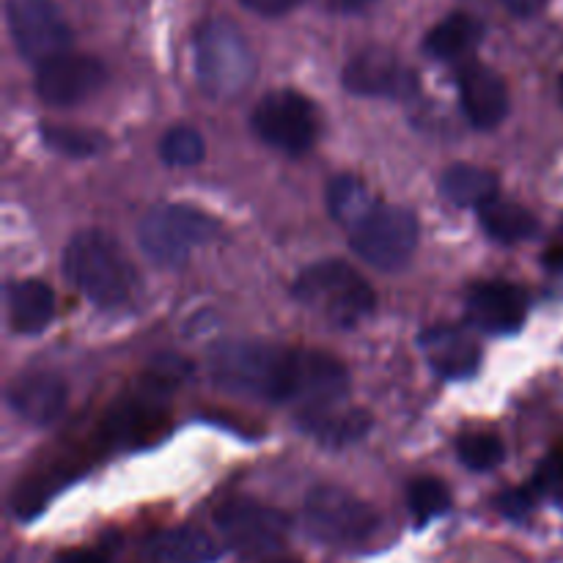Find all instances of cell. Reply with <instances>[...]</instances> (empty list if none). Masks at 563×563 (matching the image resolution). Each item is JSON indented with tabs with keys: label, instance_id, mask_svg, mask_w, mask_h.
<instances>
[{
	"label": "cell",
	"instance_id": "obj_29",
	"mask_svg": "<svg viewBox=\"0 0 563 563\" xmlns=\"http://www.w3.org/2000/svg\"><path fill=\"white\" fill-rule=\"evenodd\" d=\"M533 498H537V493L528 487L526 489H509V493H504L498 498V509L504 511L506 517H511V520H526L533 509Z\"/></svg>",
	"mask_w": 563,
	"mask_h": 563
},
{
	"label": "cell",
	"instance_id": "obj_11",
	"mask_svg": "<svg viewBox=\"0 0 563 563\" xmlns=\"http://www.w3.org/2000/svg\"><path fill=\"white\" fill-rule=\"evenodd\" d=\"M104 66L91 55L64 53L58 58L38 66L36 93L47 104L55 108H69L93 97L104 86Z\"/></svg>",
	"mask_w": 563,
	"mask_h": 563
},
{
	"label": "cell",
	"instance_id": "obj_33",
	"mask_svg": "<svg viewBox=\"0 0 563 563\" xmlns=\"http://www.w3.org/2000/svg\"><path fill=\"white\" fill-rule=\"evenodd\" d=\"M544 262H548V267L553 269H563V242L553 247V251H548V256H544Z\"/></svg>",
	"mask_w": 563,
	"mask_h": 563
},
{
	"label": "cell",
	"instance_id": "obj_24",
	"mask_svg": "<svg viewBox=\"0 0 563 563\" xmlns=\"http://www.w3.org/2000/svg\"><path fill=\"white\" fill-rule=\"evenodd\" d=\"M42 137L53 152L66 154V157H93V154H99L108 146L102 132L82 130V126L44 124Z\"/></svg>",
	"mask_w": 563,
	"mask_h": 563
},
{
	"label": "cell",
	"instance_id": "obj_14",
	"mask_svg": "<svg viewBox=\"0 0 563 563\" xmlns=\"http://www.w3.org/2000/svg\"><path fill=\"white\" fill-rule=\"evenodd\" d=\"M462 110L476 130H493L509 113V88L495 69L467 64L460 75Z\"/></svg>",
	"mask_w": 563,
	"mask_h": 563
},
{
	"label": "cell",
	"instance_id": "obj_15",
	"mask_svg": "<svg viewBox=\"0 0 563 563\" xmlns=\"http://www.w3.org/2000/svg\"><path fill=\"white\" fill-rule=\"evenodd\" d=\"M66 401H69V388H66V383L58 374H20L9 385V405L14 407L16 416L31 423H38V427L58 421L66 410Z\"/></svg>",
	"mask_w": 563,
	"mask_h": 563
},
{
	"label": "cell",
	"instance_id": "obj_19",
	"mask_svg": "<svg viewBox=\"0 0 563 563\" xmlns=\"http://www.w3.org/2000/svg\"><path fill=\"white\" fill-rule=\"evenodd\" d=\"M443 196L456 207H484L498 198V176L478 165H451L443 174Z\"/></svg>",
	"mask_w": 563,
	"mask_h": 563
},
{
	"label": "cell",
	"instance_id": "obj_4",
	"mask_svg": "<svg viewBox=\"0 0 563 563\" xmlns=\"http://www.w3.org/2000/svg\"><path fill=\"white\" fill-rule=\"evenodd\" d=\"M256 60L245 36L225 20L203 22L196 36L198 86L212 99H234L251 86Z\"/></svg>",
	"mask_w": 563,
	"mask_h": 563
},
{
	"label": "cell",
	"instance_id": "obj_7",
	"mask_svg": "<svg viewBox=\"0 0 563 563\" xmlns=\"http://www.w3.org/2000/svg\"><path fill=\"white\" fill-rule=\"evenodd\" d=\"M308 531L333 548H357L379 528L374 506L341 487H317L306 500Z\"/></svg>",
	"mask_w": 563,
	"mask_h": 563
},
{
	"label": "cell",
	"instance_id": "obj_25",
	"mask_svg": "<svg viewBox=\"0 0 563 563\" xmlns=\"http://www.w3.org/2000/svg\"><path fill=\"white\" fill-rule=\"evenodd\" d=\"M407 506H410L418 526H427L429 520H434V517L449 511L451 493L440 478H416V482L407 487Z\"/></svg>",
	"mask_w": 563,
	"mask_h": 563
},
{
	"label": "cell",
	"instance_id": "obj_23",
	"mask_svg": "<svg viewBox=\"0 0 563 563\" xmlns=\"http://www.w3.org/2000/svg\"><path fill=\"white\" fill-rule=\"evenodd\" d=\"M374 207H377V201L366 190V185L361 179H355V176H339V179L330 181L328 209L346 229H355Z\"/></svg>",
	"mask_w": 563,
	"mask_h": 563
},
{
	"label": "cell",
	"instance_id": "obj_18",
	"mask_svg": "<svg viewBox=\"0 0 563 563\" xmlns=\"http://www.w3.org/2000/svg\"><path fill=\"white\" fill-rule=\"evenodd\" d=\"M55 313V295L44 280H16L9 289V319L16 333H42Z\"/></svg>",
	"mask_w": 563,
	"mask_h": 563
},
{
	"label": "cell",
	"instance_id": "obj_12",
	"mask_svg": "<svg viewBox=\"0 0 563 563\" xmlns=\"http://www.w3.org/2000/svg\"><path fill=\"white\" fill-rule=\"evenodd\" d=\"M346 91L361 97H407L418 88L416 75L385 47H366L346 64Z\"/></svg>",
	"mask_w": 563,
	"mask_h": 563
},
{
	"label": "cell",
	"instance_id": "obj_6",
	"mask_svg": "<svg viewBox=\"0 0 563 563\" xmlns=\"http://www.w3.org/2000/svg\"><path fill=\"white\" fill-rule=\"evenodd\" d=\"M418 234L421 229L410 209L377 203L355 229H350V245L366 264L394 273L412 258Z\"/></svg>",
	"mask_w": 563,
	"mask_h": 563
},
{
	"label": "cell",
	"instance_id": "obj_27",
	"mask_svg": "<svg viewBox=\"0 0 563 563\" xmlns=\"http://www.w3.org/2000/svg\"><path fill=\"white\" fill-rule=\"evenodd\" d=\"M456 451H460V460L465 462L471 471H493V467H498L506 456L504 443L489 432L465 434V438H460Z\"/></svg>",
	"mask_w": 563,
	"mask_h": 563
},
{
	"label": "cell",
	"instance_id": "obj_34",
	"mask_svg": "<svg viewBox=\"0 0 563 563\" xmlns=\"http://www.w3.org/2000/svg\"><path fill=\"white\" fill-rule=\"evenodd\" d=\"M561 93H563V75H561Z\"/></svg>",
	"mask_w": 563,
	"mask_h": 563
},
{
	"label": "cell",
	"instance_id": "obj_16",
	"mask_svg": "<svg viewBox=\"0 0 563 563\" xmlns=\"http://www.w3.org/2000/svg\"><path fill=\"white\" fill-rule=\"evenodd\" d=\"M421 346L427 350L429 363L443 377H467L478 366V346L465 330L460 328H432L421 335Z\"/></svg>",
	"mask_w": 563,
	"mask_h": 563
},
{
	"label": "cell",
	"instance_id": "obj_1",
	"mask_svg": "<svg viewBox=\"0 0 563 563\" xmlns=\"http://www.w3.org/2000/svg\"><path fill=\"white\" fill-rule=\"evenodd\" d=\"M209 374L231 394L295 401L306 410L339 405L350 388L344 363L319 350H289L269 341H223L209 355Z\"/></svg>",
	"mask_w": 563,
	"mask_h": 563
},
{
	"label": "cell",
	"instance_id": "obj_2",
	"mask_svg": "<svg viewBox=\"0 0 563 563\" xmlns=\"http://www.w3.org/2000/svg\"><path fill=\"white\" fill-rule=\"evenodd\" d=\"M64 275L99 308H115L135 291L137 275L124 247L104 231H82L66 245Z\"/></svg>",
	"mask_w": 563,
	"mask_h": 563
},
{
	"label": "cell",
	"instance_id": "obj_21",
	"mask_svg": "<svg viewBox=\"0 0 563 563\" xmlns=\"http://www.w3.org/2000/svg\"><path fill=\"white\" fill-rule=\"evenodd\" d=\"M306 427L324 443L344 445L361 440L372 427V418L363 410H339V405H328L306 410Z\"/></svg>",
	"mask_w": 563,
	"mask_h": 563
},
{
	"label": "cell",
	"instance_id": "obj_17",
	"mask_svg": "<svg viewBox=\"0 0 563 563\" xmlns=\"http://www.w3.org/2000/svg\"><path fill=\"white\" fill-rule=\"evenodd\" d=\"M148 555L157 563H218L223 548L201 528H170L148 542Z\"/></svg>",
	"mask_w": 563,
	"mask_h": 563
},
{
	"label": "cell",
	"instance_id": "obj_9",
	"mask_svg": "<svg viewBox=\"0 0 563 563\" xmlns=\"http://www.w3.org/2000/svg\"><path fill=\"white\" fill-rule=\"evenodd\" d=\"M9 31L25 60L42 66L69 53L71 27L55 0H9Z\"/></svg>",
	"mask_w": 563,
	"mask_h": 563
},
{
	"label": "cell",
	"instance_id": "obj_30",
	"mask_svg": "<svg viewBox=\"0 0 563 563\" xmlns=\"http://www.w3.org/2000/svg\"><path fill=\"white\" fill-rule=\"evenodd\" d=\"M245 9H251L253 14L262 16H280L286 11H291L297 5V0H240Z\"/></svg>",
	"mask_w": 563,
	"mask_h": 563
},
{
	"label": "cell",
	"instance_id": "obj_3",
	"mask_svg": "<svg viewBox=\"0 0 563 563\" xmlns=\"http://www.w3.org/2000/svg\"><path fill=\"white\" fill-rule=\"evenodd\" d=\"M295 297L339 328H355L377 308V295L357 269L346 262H319L302 269L295 284Z\"/></svg>",
	"mask_w": 563,
	"mask_h": 563
},
{
	"label": "cell",
	"instance_id": "obj_5",
	"mask_svg": "<svg viewBox=\"0 0 563 563\" xmlns=\"http://www.w3.org/2000/svg\"><path fill=\"white\" fill-rule=\"evenodd\" d=\"M220 231L212 214L187 203H163L143 214L137 242L159 267H181L196 247L207 245Z\"/></svg>",
	"mask_w": 563,
	"mask_h": 563
},
{
	"label": "cell",
	"instance_id": "obj_8",
	"mask_svg": "<svg viewBox=\"0 0 563 563\" xmlns=\"http://www.w3.org/2000/svg\"><path fill=\"white\" fill-rule=\"evenodd\" d=\"M253 130L289 157L311 152L319 137V110L297 91H273L253 110Z\"/></svg>",
	"mask_w": 563,
	"mask_h": 563
},
{
	"label": "cell",
	"instance_id": "obj_28",
	"mask_svg": "<svg viewBox=\"0 0 563 563\" xmlns=\"http://www.w3.org/2000/svg\"><path fill=\"white\" fill-rule=\"evenodd\" d=\"M531 489L544 498H563V451H553L539 462Z\"/></svg>",
	"mask_w": 563,
	"mask_h": 563
},
{
	"label": "cell",
	"instance_id": "obj_22",
	"mask_svg": "<svg viewBox=\"0 0 563 563\" xmlns=\"http://www.w3.org/2000/svg\"><path fill=\"white\" fill-rule=\"evenodd\" d=\"M478 38H482V25L471 14H451L429 31L423 47L434 58L454 60L460 55L471 53L478 44Z\"/></svg>",
	"mask_w": 563,
	"mask_h": 563
},
{
	"label": "cell",
	"instance_id": "obj_10",
	"mask_svg": "<svg viewBox=\"0 0 563 563\" xmlns=\"http://www.w3.org/2000/svg\"><path fill=\"white\" fill-rule=\"evenodd\" d=\"M218 528L225 542L242 555L275 553L289 539V517L273 506L236 498L218 509Z\"/></svg>",
	"mask_w": 563,
	"mask_h": 563
},
{
	"label": "cell",
	"instance_id": "obj_32",
	"mask_svg": "<svg viewBox=\"0 0 563 563\" xmlns=\"http://www.w3.org/2000/svg\"><path fill=\"white\" fill-rule=\"evenodd\" d=\"M500 3H504L511 14L533 16L537 11L544 9V3H548V0H500Z\"/></svg>",
	"mask_w": 563,
	"mask_h": 563
},
{
	"label": "cell",
	"instance_id": "obj_13",
	"mask_svg": "<svg viewBox=\"0 0 563 563\" xmlns=\"http://www.w3.org/2000/svg\"><path fill=\"white\" fill-rule=\"evenodd\" d=\"M526 313L528 297L504 280H482L467 291V319L484 333H515Z\"/></svg>",
	"mask_w": 563,
	"mask_h": 563
},
{
	"label": "cell",
	"instance_id": "obj_20",
	"mask_svg": "<svg viewBox=\"0 0 563 563\" xmlns=\"http://www.w3.org/2000/svg\"><path fill=\"white\" fill-rule=\"evenodd\" d=\"M478 220H482V229L495 242H504V245L531 240L539 231L533 212H528L526 207L515 201H500V198H493L489 203L478 207Z\"/></svg>",
	"mask_w": 563,
	"mask_h": 563
},
{
	"label": "cell",
	"instance_id": "obj_26",
	"mask_svg": "<svg viewBox=\"0 0 563 563\" xmlns=\"http://www.w3.org/2000/svg\"><path fill=\"white\" fill-rule=\"evenodd\" d=\"M159 157L174 168H190L203 159V137L190 126H174L159 141Z\"/></svg>",
	"mask_w": 563,
	"mask_h": 563
},
{
	"label": "cell",
	"instance_id": "obj_31",
	"mask_svg": "<svg viewBox=\"0 0 563 563\" xmlns=\"http://www.w3.org/2000/svg\"><path fill=\"white\" fill-rule=\"evenodd\" d=\"M55 563H110V561L104 559L102 553H97V550H64V553H58Z\"/></svg>",
	"mask_w": 563,
	"mask_h": 563
}]
</instances>
